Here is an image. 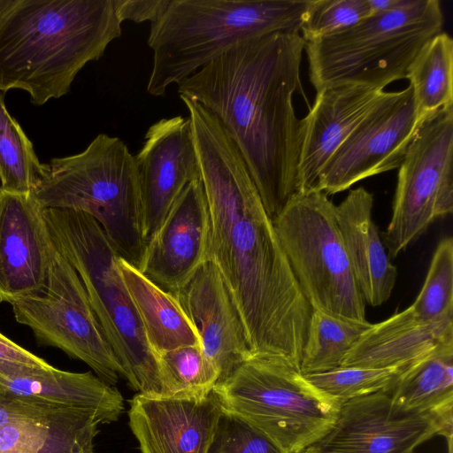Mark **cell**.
<instances>
[{"label": "cell", "instance_id": "obj_8", "mask_svg": "<svg viewBox=\"0 0 453 453\" xmlns=\"http://www.w3.org/2000/svg\"><path fill=\"white\" fill-rule=\"evenodd\" d=\"M213 392L224 410L248 421L287 453H301L320 441L342 405L299 370L257 356L241 364Z\"/></svg>", "mask_w": 453, "mask_h": 453}, {"label": "cell", "instance_id": "obj_29", "mask_svg": "<svg viewBox=\"0 0 453 453\" xmlns=\"http://www.w3.org/2000/svg\"><path fill=\"white\" fill-rule=\"evenodd\" d=\"M157 359L164 396L201 398L218 383L219 372L200 344L159 353Z\"/></svg>", "mask_w": 453, "mask_h": 453}, {"label": "cell", "instance_id": "obj_33", "mask_svg": "<svg viewBox=\"0 0 453 453\" xmlns=\"http://www.w3.org/2000/svg\"><path fill=\"white\" fill-rule=\"evenodd\" d=\"M206 453H287L238 415L224 410Z\"/></svg>", "mask_w": 453, "mask_h": 453}, {"label": "cell", "instance_id": "obj_24", "mask_svg": "<svg viewBox=\"0 0 453 453\" xmlns=\"http://www.w3.org/2000/svg\"><path fill=\"white\" fill-rule=\"evenodd\" d=\"M118 267L156 354L200 344L198 334L175 296L149 280L119 256Z\"/></svg>", "mask_w": 453, "mask_h": 453}, {"label": "cell", "instance_id": "obj_35", "mask_svg": "<svg viewBox=\"0 0 453 453\" xmlns=\"http://www.w3.org/2000/svg\"><path fill=\"white\" fill-rule=\"evenodd\" d=\"M116 13L122 23L156 22L163 14L170 0H114Z\"/></svg>", "mask_w": 453, "mask_h": 453}, {"label": "cell", "instance_id": "obj_31", "mask_svg": "<svg viewBox=\"0 0 453 453\" xmlns=\"http://www.w3.org/2000/svg\"><path fill=\"white\" fill-rule=\"evenodd\" d=\"M403 368L340 366L303 376L317 388L342 404L357 397L386 391L393 385Z\"/></svg>", "mask_w": 453, "mask_h": 453}, {"label": "cell", "instance_id": "obj_28", "mask_svg": "<svg viewBox=\"0 0 453 453\" xmlns=\"http://www.w3.org/2000/svg\"><path fill=\"white\" fill-rule=\"evenodd\" d=\"M46 169L0 94V186L11 192L31 194L44 178Z\"/></svg>", "mask_w": 453, "mask_h": 453}, {"label": "cell", "instance_id": "obj_6", "mask_svg": "<svg viewBox=\"0 0 453 453\" xmlns=\"http://www.w3.org/2000/svg\"><path fill=\"white\" fill-rule=\"evenodd\" d=\"M31 193L44 208L94 218L118 255L140 271L147 243L134 156L119 137L99 134L81 153L52 158Z\"/></svg>", "mask_w": 453, "mask_h": 453}, {"label": "cell", "instance_id": "obj_12", "mask_svg": "<svg viewBox=\"0 0 453 453\" xmlns=\"http://www.w3.org/2000/svg\"><path fill=\"white\" fill-rule=\"evenodd\" d=\"M427 117L412 88L386 92L322 169L315 191L334 195L365 178L398 168Z\"/></svg>", "mask_w": 453, "mask_h": 453}, {"label": "cell", "instance_id": "obj_30", "mask_svg": "<svg viewBox=\"0 0 453 453\" xmlns=\"http://www.w3.org/2000/svg\"><path fill=\"white\" fill-rule=\"evenodd\" d=\"M426 323L453 319V238L444 237L434 253L422 288L411 305Z\"/></svg>", "mask_w": 453, "mask_h": 453}, {"label": "cell", "instance_id": "obj_34", "mask_svg": "<svg viewBox=\"0 0 453 453\" xmlns=\"http://www.w3.org/2000/svg\"><path fill=\"white\" fill-rule=\"evenodd\" d=\"M51 367L44 359L0 333V373L15 374Z\"/></svg>", "mask_w": 453, "mask_h": 453}, {"label": "cell", "instance_id": "obj_10", "mask_svg": "<svg viewBox=\"0 0 453 453\" xmlns=\"http://www.w3.org/2000/svg\"><path fill=\"white\" fill-rule=\"evenodd\" d=\"M453 105L429 115L398 167L392 217L381 233L396 257L438 218L453 211Z\"/></svg>", "mask_w": 453, "mask_h": 453}, {"label": "cell", "instance_id": "obj_2", "mask_svg": "<svg viewBox=\"0 0 453 453\" xmlns=\"http://www.w3.org/2000/svg\"><path fill=\"white\" fill-rule=\"evenodd\" d=\"M304 47L298 32L250 38L178 84L180 97L210 111L231 139L272 220L298 193L302 119L293 96L303 92Z\"/></svg>", "mask_w": 453, "mask_h": 453}, {"label": "cell", "instance_id": "obj_14", "mask_svg": "<svg viewBox=\"0 0 453 453\" xmlns=\"http://www.w3.org/2000/svg\"><path fill=\"white\" fill-rule=\"evenodd\" d=\"M134 158L148 245L185 187L200 175L189 117L152 124Z\"/></svg>", "mask_w": 453, "mask_h": 453}, {"label": "cell", "instance_id": "obj_1", "mask_svg": "<svg viewBox=\"0 0 453 453\" xmlns=\"http://www.w3.org/2000/svg\"><path fill=\"white\" fill-rule=\"evenodd\" d=\"M180 98L208 204V260L232 295L252 356L299 370L312 308L238 150L210 111Z\"/></svg>", "mask_w": 453, "mask_h": 453}, {"label": "cell", "instance_id": "obj_16", "mask_svg": "<svg viewBox=\"0 0 453 453\" xmlns=\"http://www.w3.org/2000/svg\"><path fill=\"white\" fill-rule=\"evenodd\" d=\"M196 329L203 352L225 380L252 357L241 315L216 265L207 260L173 293Z\"/></svg>", "mask_w": 453, "mask_h": 453}, {"label": "cell", "instance_id": "obj_3", "mask_svg": "<svg viewBox=\"0 0 453 453\" xmlns=\"http://www.w3.org/2000/svg\"><path fill=\"white\" fill-rule=\"evenodd\" d=\"M114 0H0V91L35 105L67 94L121 35Z\"/></svg>", "mask_w": 453, "mask_h": 453}, {"label": "cell", "instance_id": "obj_17", "mask_svg": "<svg viewBox=\"0 0 453 453\" xmlns=\"http://www.w3.org/2000/svg\"><path fill=\"white\" fill-rule=\"evenodd\" d=\"M209 211L200 175L174 202L149 242L141 272L173 293L208 260Z\"/></svg>", "mask_w": 453, "mask_h": 453}, {"label": "cell", "instance_id": "obj_19", "mask_svg": "<svg viewBox=\"0 0 453 453\" xmlns=\"http://www.w3.org/2000/svg\"><path fill=\"white\" fill-rule=\"evenodd\" d=\"M357 85L324 88L302 119L298 193L315 191L318 178L333 154L384 95Z\"/></svg>", "mask_w": 453, "mask_h": 453}, {"label": "cell", "instance_id": "obj_26", "mask_svg": "<svg viewBox=\"0 0 453 453\" xmlns=\"http://www.w3.org/2000/svg\"><path fill=\"white\" fill-rule=\"evenodd\" d=\"M410 81L416 106L428 117L453 105V40L444 32L433 37L411 64Z\"/></svg>", "mask_w": 453, "mask_h": 453}, {"label": "cell", "instance_id": "obj_13", "mask_svg": "<svg viewBox=\"0 0 453 453\" xmlns=\"http://www.w3.org/2000/svg\"><path fill=\"white\" fill-rule=\"evenodd\" d=\"M439 434L452 439L434 416L379 391L342 403L330 431L313 446L325 453H413Z\"/></svg>", "mask_w": 453, "mask_h": 453}, {"label": "cell", "instance_id": "obj_5", "mask_svg": "<svg viewBox=\"0 0 453 453\" xmlns=\"http://www.w3.org/2000/svg\"><path fill=\"white\" fill-rule=\"evenodd\" d=\"M56 250L81 280L92 309L130 387L162 395L158 364L118 267L119 255L98 222L72 210L46 208Z\"/></svg>", "mask_w": 453, "mask_h": 453}, {"label": "cell", "instance_id": "obj_23", "mask_svg": "<svg viewBox=\"0 0 453 453\" xmlns=\"http://www.w3.org/2000/svg\"><path fill=\"white\" fill-rule=\"evenodd\" d=\"M99 424L95 412L68 408L12 420L0 428V453H95Z\"/></svg>", "mask_w": 453, "mask_h": 453}, {"label": "cell", "instance_id": "obj_4", "mask_svg": "<svg viewBox=\"0 0 453 453\" xmlns=\"http://www.w3.org/2000/svg\"><path fill=\"white\" fill-rule=\"evenodd\" d=\"M311 0H170L150 24L147 92L164 96L234 44L275 32H298Z\"/></svg>", "mask_w": 453, "mask_h": 453}, {"label": "cell", "instance_id": "obj_25", "mask_svg": "<svg viewBox=\"0 0 453 453\" xmlns=\"http://www.w3.org/2000/svg\"><path fill=\"white\" fill-rule=\"evenodd\" d=\"M386 391L399 404L434 416L452 433L453 341L404 366Z\"/></svg>", "mask_w": 453, "mask_h": 453}, {"label": "cell", "instance_id": "obj_22", "mask_svg": "<svg viewBox=\"0 0 453 453\" xmlns=\"http://www.w3.org/2000/svg\"><path fill=\"white\" fill-rule=\"evenodd\" d=\"M453 341V319L426 323L411 306L372 324L346 355L341 366L404 367L439 345Z\"/></svg>", "mask_w": 453, "mask_h": 453}, {"label": "cell", "instance_id": "obj_18", "mask_svg": "<svg viewBox=\"0 0 453 453\" xmlns=\"http://www.w3.org/2000/svg\"><path fill=\"white\" fill-rule=\"evenodd\" d=\"M221 412L213 390L201 398L137 393L128 419L142 453H206Z\"/></svg>", "mask_w": 453, "mask_h": 453}, {"label": "cell", "instance_id": "obj_32", "mask_svg": "<svg viewBox=\"0 0 453 453\" xmlns=\"http://www.w3.org/2000/svg\"><path fill=\"white\" fill-rule=\"evenodd\" d=\"M367 0H311L300 35L310 42L341 32L369 16Z\"/></svg>", "mask_w": 453, "mask_h": 453}, {"label": "cell", "instance_id": "obj_11", "mask_svg": "<svg viewBox=\"0 0 453 453\" xmlns=\"http://www.w3.org/2000/svg\"><path fill=\"white\" fill-rule=\"evenodd\" d=\"M12 307L16 321L42 344L84 362L108 385L122 376L81 280L54 244L44 286Z\"/></svg>", "mask_w": 453, "mask_h": 453}, {"label": "cell", "instance_id": "obj_37", "mask_svg": "<svg viewBox=\"0 0 453 453\" xmlns=\"http://www.w3.org/2000/svg\"><path fill=\"white\" fill-rule=\"evenodd\" d=\"M400 0H367L370 14L388 11L399 4Z\"/></svg>", "mask_w": 453, "mask_h": 453}, {"label": "cell", "instance_id": "obj_7", "mask_svg": "<svg viewBox=\"0 0 453 453\" xmlns=\"http://www.w3.org/2000/svg\"><path fill=\"white\" fill-rule=\"evenodd\" d=\"M442 27L438 0H400L341 32L306 42L310 81L316 92L342 85L383 90L406 79L416 56Z\"/></svg>", "mask_w": 453, "mask_h": 453}, {"label": "cell", "instance_id": "obj_20", "mask_svg": "<svg viewBox=\"0 0 453 453\" xmlns=\"http://www.w3.org/2000/svg\"><path fill=\"white\" fill-rule=\"evenodd\" d=\"M373 196L364 187L349 191L334 205V218L363 297L371 306L387 302L397 269L391 263L372 219Z\"/></svg>", "mask_w": 453, "mask_h": 453}, {"label": "cell", "instance_id": "obj_36", "mask_svg": "<svg viewBox=\"0 0 453 453\" xmlns=\"http://www.w3.org/2000/svg\"><path fill=\"white\" fill-rule=\"evenodd\" d=\"M58 407L0 395V428L9 422L42 414Z\"/></svg>", "mask_w": 453, "mask_h": 453}, {"label": "cell", "instance_id": "obj_27", "mask_svg": "<svg viewBox=\"0 0 453 453\" xmlns=\"http://www.w3.org/2000/svg\"><path fill=\"white\" fill-rule=\"evenodd\" d=\"M372 323L337 318L312 309L299 371L303 375L340 367Z\"/></svg>", "mask_w": 453, "mask_h": 453}, {"label": "cell", "instance_id": "obj_38", "mask_svg": "<svg viewBox=\"0 0 453 453\" xmlns=\"http://www.w3.org/2000/svg\"><path fill=\"white\" fill-rule=\"evenodd\" d=\"M301 453H325V452L320 451L319 449H318L316 447H314L312 445V446H310L309 448L305 449Z\"/></svg>", "mask_w": 453, "mask_h": 453}, {"label": "cell", "instance_id": "obj_15", "mask_svg": "<svg viewBox=\"0 0 453 453\" xmlns=\"http://www.w3.org/2000/svg\"><path fill=\"white\" fill-rule=\"evenodd\" d=\"M52 249L44 208L0 186V302L12 305L44 286Z\"/></svg>", "mask_w": 453, "mask_h": 453}, {"label": "cell", "instance_id": "obj_21", "mask_svg": "<svg viewBox=\"0 0 453 453\" xmlns=\"http://www.w3.org/2000/svg\"><path fill=\"white\" fill-rule=\"evenodd\" d=\"M0 395L93 411L103 424L117 421L124 411L120 392L92 372H73L55 367L15 374L0 373Z\"/></svg>", "mask_w": 453, "mask_h": 453}, {"label": "cell", "instance_id": "obj_9", "mask_svg": "<svg viewBox=\"0 0 453 453\" xmlns=\"http://www.w3.org/2000/svg\"><path fill=\"white\" fill-rule=\"evenodd\" d=\"M323 192L296 194L273 220L298 284L312 309L366 322L365 305Z\"/></svg>", "mask_w": 453, "mask_h": 453}]
</instances>
